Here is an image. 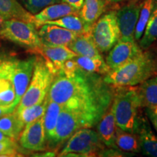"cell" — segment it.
Returning a JSON list of instances; mask_svg holds the SVG:
<instances>
[{
    "instance_id": "cell-5",
    "label": "cell",
    "mask_w": 157,
    "mask_h": 157,
    "mask_svg": "<svg viewBox=\"0 0 157 157\" xmlns=\"http://www.w3.org/2000/svg\"><path fill=\"white\" fill-rule=\"evenodd\" d=\"M36 59V56H31L23 60H0V77L10 80L14 86L15 99L11 105L14 109L18 105L30 83Z\"/></svg>"
},
{
    "instance_id": "cell-41",
    "label": "cell",
    "mask_w": 157,
    "mask_h": 157,
    "mask_svg": "<svg viewBox=\"0 0 157 157\" xmlns=\"http://www.w3.org/2000/svg\"><path fill=\"white\" fill-rule=\"evenodd\" d=\"M151 109L153 110V111H154V112L157 115V105H155V106L154 108H152Z\"/></svg>"
},
{
    "instance_id": "cell-24",
    "label": "cell",
    "mask_w": 157,
    "mask_h": 157,
    "mask_svg": "<svg viewBox=\"0 0 157 157\" xmlns=\"http://www.w3.org/2000/svg\"><path fill=\"white\" fill-rule=\"evenodd\" d=\"M115 145L117 148L123 151L139 153L140 152V142L136 133H130L117 127L116 130Z\"/></svg>"
},
{
    "instance_id": "cell-30",
    "label": "cell",
    "mask_w": 157,
    "mask_h": 157,
    "mask_svg": "<svg viewBox=\"0 0 157 157\" xmlns=\"http://www.w3.org/2000/svg\"><path fill=\"white\" fill-rule=\"evenodd\" d=\"M15 99L14 86L10 80L0 77V105H12Z\"/></svg>"
},
{
    "instance_id": "cell-13",
    "label": "cell",
    "mask_w": 157,
    "mask_h": 157,
    "mask_svg": "<svg viewBox=\"0 0 157 157\" xmlns=\"http://www.w3.org/2000/svg\"><path fill=\"white\" fill-rule=\"evenodd\" d=\"M43 45L68 46L78 34L56 25L43 24L38 31Z\"/></svg>"
},
{
    "instance_id": "cell-38",
    "label": "cell",
    "mask_w": 157,
    "mask_h": 157,
    "mask_svg": "<svg viewBox=\"0 0 157 157\" xmlns=\"http://www.w3.org/2000/svg\"><path fill=\"white\" fill-rule=\"evenodd\" d=\"M12 140H15L13 139L10 138V137L7 136V135L4 134L3 132H2L0 131V142H10V141Z\"/></svg>"
},
{
    "instance_id": "cell-33",
    "label": "cell",
    "mask_w": 157,
    "mask_h": 157,
    "mask_svg": "<svg viewBox=\"0 0 157 157\" xmlns=\"http://www.w3.org/2000/svg\"><path fill=\"white\" fill-rule=\"evenodd\" d=\"M78 68L79 67H78L76 62L73 58L66 60L63 64L61 69L59 71H61L66 77H71V76H73L75 74L76 71Z\"/></svg>"
},
{
    "instance_id": "cell-6",
    "label": "cell",
    "mask_w": 157,
    "mask_h": 157,
    "mask_svg": "<svg viewBox=\"0 0 157 157\" xmlns=\"http://www.w3.org/2000/svg\"><path fill=\"white\" fill-rule=\"evenodd\" d=\"M0 36L41 53L42 43L34 23L18 19H7L0 26Z\"/></svg>"
},
{
    "instance_id": "cell-20",
    "label": "cell",
    "mask_w": 157,
    "mask_h": 157,
    "mask_svg": "<svg viewBox=\"0 0 157 157\" xmlns=\"http://www.w3.org/2000/svg\"><path fill=\"white\" fill-rule=\"evenodd\" d=\"M107 2L105 0H84L78 15L88 26L92 27L105 11Z\"/></svg>"
},
{
    "instance_id": "cell-9",
    "label": "cell",
    "mask_w": 157,
    "mask_h": 157,
    "mask_svg": "<svg viewBox=\"0 0 157 157\" xmlns=\"http://www.w3.org/2000/svg\"><path fill=\"white\" fill-rule=\"evenodd\" d=\"M88 127L82 117L74 111L63 108L59 114L53 137L49 144L57 146L67 140L78 129Z\"/></svg>"
},
{
    "instance_id": "cell-4",
    "label": "cell",
    "mask_w": 157,
    "mask_h": 157,
    "mask_svg": "<svg viewBox=\"0 0 157 157\" xmlns=\"http://www.w3.org/2000/svg\"><path fill=\"white\" fill-rule=\"evenodd\" d=\"M56 73L50 62L36 56L30 83L15 111L42 103L48 95Z\"/></svg>"
},
{
    "instance_id": "cell-8",
    "label": "cell",
    "mask_w": 157,
    "mask_h": 157,
    "mask_svg": "<svg viewBox=\"0 0 157 157\" xmlns=\"http://www.w3.org/2000/svg\"><path fill=\"white\" fill-rule=\"evenodd\" d=\"M91 36L100 52L111 50L120 39L117 12H109L100 17L92 26Z\"/></svg>"
},
{
    "instance_id": "cell-37",
    "label": "cell",
    "mask_w": 157,
    "mask_h": 157,
    "mask_svg": "<svg viewBox=\"0 0 157 157\" xmlns=\"http://www.w3.org/2000/svg\"><path fill=\"white\" fill-rule=\"evenodd\" d=\"M14 110L15 109L12 108L11 105H7V106H1L0 105V118L7 114V113H12Z\"/></svg>"
},
{
    "instance_id": "cell-36",
    "label": "cell",
    "mask_w": 157,
    "mask_h": 157,
    "mask_svg": "<svg viewBox=\"0 0 157 157\" xmlns=\"http://www.w3.org/2000/svg\"><path fill=\"white\" fill-rule=\"evenodd\" d=\"M61 2L68 4L75 8L76 10L79 11L83 5L84 0H61Z\"/></svg>"
},
{
    "instance_id": "cell-15",
    "label": "cell",
    "mask_w": 157,
    "mask_h": 157,
    "mask_svg": "<svg viewBox=\"0 0 157 157\" xmlns=\"http://www.w3.org/2000/svg\"><path fill=\"white\" fill-rule=\"evenodd\" d=\"M78 14V11L68 4L56 3L45 7L39 13L34 15L36 27L41 26L47 21H55L68 15Z\"/></svg>"
},
{
    "instance_id": "cell-3",
    "label": "cell",
    "mask_w": 157,
    "mask_h": 157,
    "mask_svg": "<svg viewBox=\"0 0 157 157\" xmlns=\"http://www.w3.org/2000/svg\"><path fill=\"white\" fill-rule=\"evenodd\" d=\"M111 108L117 126L124 131L137 134L142 118L139 114L142 105L137 87H114Z\"/></svg>"
},
{
    "instance_id": "cell-31",
    "label": "cell",
    "mask_w": 157,
    "mask_h": 157,
    "mask_svg": "<svg viewBox=\"0 0 157 157\" xmlns=\"http://www.w3.org/2000/svg\"><path fill=\"white\" fill-rule=\"evenodd\" d=\"M61 0H25L24 5L25 9L32 15H36L45 7L60 3Z\"/></svg>"
},
{
    "instance_id": "cell-12",
    "label": "cell",
    "mask_w": 157,
    "mask_h": 157,
    "mask_svg": "<svg viewBox=\"0 0 157 157\" xmlns=\"http://www.w3.org/2000/svg\"><path fill=\"white\" fill-rule=\"evenodd\" d=\"M141 2H131L124 6L117 12V21L120 38L135 39V31L139 18Z\"/></svg>"
},
{
    "instance_id": "cell-28",
    "label": "cell",
    "mask_w": 157,
    "mask_h": 157,
    "mask_svg": "<svg viewBox=\"0 0 157 157\" xmlns=\"http://www.w3.org/2000/svg\"><path fill=\"white\" fill-rule=\"evenodd\" d=\"M48 101V95H47L45 99L42 103L31 105V106L25 107L19 111H16L14 110V111L17 113L19 120L25 127L28 124L32 122L36 119L44 116Z\"/></svg>"
},
{
    "instance_id": "cell-23",
    "label": "cell",
    "mask_w": 157,
    "mask_h": 157,
    "mask_svg": "<svg viewBox=\"0 0 157 157\" xmlns=\"http://www.w3.org/2000/svg\"><path fill=\"white\" fill-rule=\"evenodd\" d=\"M62 106L60 104L51 101L48 98L46 110L44 114V126L45 134H46V141H48L49 143L53 137L57 121Z\"/></svg>"
},
{
    "instance_id": "cell-34",
    "label": "cell",
    "mask_w": 157,
    "mask_h": 157,
    "mask_svg": "<svg viewBox=\"0 0 157 157\" xmlns=\"http://www.w3.org/2000/svg\"><path fill=\"white\" fill-rule=\"evenodd\" d=\"M128 152H123L119 148H109L107 149L104 148L98 154V156H128Z\"/></svg>"
},
{
    "instance_id": "cell-7",
    "label": "cell",
    "mask_w": 157,
    "mask_h": 157,
    "mask_svg": "<svg viewBox=\"0 0 157 157\" xmlns=\"http://www.w3.org/2000/svg\"><path fill=\"white\" fill-rule=\"evenodd\" d=\"M67 140L59 156H65L69 153L80 154L84 157L98 156V153L105 148L98 132L91 127L78 129Z\"/></svg>"
},
{
    "instance_id": "cell-11",
    "label": "cell",
    "mask_w": 157,
    "mask_h": 157,
    "mask_svg": "<svg viewBox=\"0 0 157 157\" xmlns=\"http://www.w3.org/2000/svg\"><path fill=\"white\" fill-rule=\"evenodd\" d=\"M143 50L135 42V39H119L116 44L110 50L105 59L111 70H114L137 56Z\"/></svg>"
},
{
    "instance_id": "cell-14",
    "label": "cell",
    "mask_w": 157,
    "mask_h": 157,
    "mask_svg": "<svg viewBox=\"0 0 157 157\" xmlns=\"http://www.w3.org/2000/svg\"><path fill=\"white\" fill-rule=\"evenodd\" d=\"M96 125L97 132L104 146H107L108 148H117L115 145L116 130L117 126L111 105Z\"/></svg>"
},
{
    "instance_id": "cell-21",
    "label": "cell",
    "mask_w": 157,
    "mask_h": 157,
    "mask_svg": "<svg viewBox=\"0 0 157 157\" xmlns=\"http://www.w3.org/2000/svg\"><path fill=\"white\" fill-rule=\"evenodd\" d=\"M137 87L142 107L152 109L157 105V76H153Z\"/></svg>"
},
{
    "instance_id": "cell-40",
    "label": "cell",
    "mask_w": 157,
    "mask_h": 157,
    "mask_svg": "<svg viewBox=\"0 0 157 157\" xmlns=\"http://www.w3.org/2000/svg\"><path fill=\"white\" fill-rule=\"evenodd\" d=\"M5 18L4 17L2 16V15H0V26H1V25L2 24V23L4 22V21H5Z\"/></svg>"
},
{
    "instance_id": "cell-19",
    "label": "cell",
    "mask_w": 157,
    "mask_h": 157,
    "mask_svg": "<svg viewBox=\"0 0 157 157\" xmlns=\"http://www.w3.org/2000/svg\"><path fill=\"white\" fill-rule=\"evenodd\" d=\"M68 47L75 52L77 56H85L90 58L102 57L99 50L93 42L91 33L78 34L73 42L68 45Z\"/></svg>"
},
{
    "instance_id": "cell-16",
    "label": "cell",
    "mask_w": 157,
    "mask_h": 157,
    "mask_svg": "<svg viewBox=\"0 0 157 157\" xmlns=\"http://www.w3.org/2000/svg\"><path fill=\"white\" fill-rule=\"evenodd\" d=\"M40 54L51 63L56 72L60 71L63 64L66 60L77 56L68 46H47L43 44Z\"/></svg>"
},
{
    "instance_id": "cell-22",
    "label": "cell",
    "mask_w": 157,
    "mask_h": 157,
    "mask_svg": "<svg viewBox=\"0 0 157 157\" xmlns=\"http://www.w3.org/2000/svg\"><path fill=\"white\" fill-rule=\"evenodd\" d=\"M43 24L56 25L58 26L68 29L78 34H89L91 33L92 27L88 26L78 14L68 15L55 21H47ZM42 24V25H43Z\"/></svg>"
},
{
    "instance_id": "cell-29",
    "label": "cell",
    "mask_w": 157,
    "mask_h": 157,
    "mask_svg": "<svg viewBox=\"0 0 157 157\" xmlns=\"http://www.w3.org/2000/svg\"><path fill=\"white\" fill-rule=\"evenodd\" d=\"M155 1L156 0H143V2H141L140 15H139V18L135 31V40L139 41L142 37L147 23L154 8Z\"/></svg>"
},
{
    "instance_id": "cell-26",
    "label": "cell",
    "mask_w": 157,
    "mask_h": 157,
    "mask_svg": "<svg viewBox=\"0 0 157 157\" xmlns=\"http://www.w3.org/2000/svg\"><path fill=\"white\" fill-rule=\"evenodd\" d=\"M78 66L82 69L91 73L105 75L111 71L106 63L101 58H90L85 56H76L74 58Z\"/></svg>"
},
{
    "instance_id": "cell-39",
    "label": "cell",
    "mask_w": 157,
    "mask_h": 157,
    "mask_svg": "<svg viewBox=\"0 0 157 157\" xmlns=\"http://www.w3.org/2000/svg\"><path fill=\"white\" fill-rule=\"evenodd\" d=\"M105 1L109 2H111V3H117V2H119L123 1V0H105Z\"/></svg>"
},
{
    "instance_id": "cell-1",
    "label": "cell",
    "mask_w": 157,
    "mask_h": 157,
    "mask_svg": "<svg viewBox=\"0 0 157 157\" xmlns=\"http://www.w3.org/2000/svg\"><path fill=\"white\" fill-rule=\"evenodd\" d=\"M113 95L114 87L100 74L80 68L71 77L57 72L48 93L51 101L81 116L88 127L98 123L111 105Z\"/></svg>"
},
{
    "instance_id": "cell-25",
    "label": "cell",
    "mask_w": 157,
    "mask_h": 157,
    "mask_svg": "<svg viewBox=\"0 0 157 157\" xmlns=\"http://www.w3.org/2000/svg\"><path fill=\"white\" fill-rule=\"evenodd\" d=\"M23 128L24 126L14 111L0 118V131L13 140H16L19 138Z\"/></svg>"
},
{
    "instance_id": "cell-27",
    "label": "cell",
    "mask_w": 157,
    "mask_h": 157,
    "mask_svg": "<svg viewBox=\"0 0 157 157\" xmlns=\"http://www.w3.org/2000/svg\"><path fill=\"white\" fill-rule=\"evenodd\" d=\"M139 46L142 50H147L157 41V0L149 17L144 32L141 37Z\"/></svg>"
},
{
    "instance_id": "cell-35",
    "label": "cell",
    "mask_w": 157,
    "mask_h": 157,
    "mask_svg": "<svg viewBox=\"0 0 157 157\" xmlns=\"http://www.w3.org/2000/svg\"><path fill=\"white\" fill-rule=\"evenodd\" d=\"M146 113L147 116H148L149 120L151 121V122L152 123L153 126L156 129V131L157 132V115L155 113L153 110L150 108H146Z\"/></svg>"
},
{
    "instance_id": "cell-17",
    "label": "cell",
    "mask_w": 157,
    "mask_h": 157,
    "mask_svg": "<svg viewBox=\"0 0 157 157\" xmlns=\"http://www.w3.org/2000/svg\"><path fill=\"white\" fill-rule=\"evenodd\" d=\"M137 134L139 137L140 151L146 156L157 157V136L144 117L141 118Z\"/></svg>"
},
{
    "instance_id": "cell-32",
    "label": "cell",
    "mask_w": 157,
    "mask_h": 157,
    "mask_svg": "<svg viewBox=\"0 0 157 157\" xmlns=\"http://www.w3.org/2000/svg\"><path fill=\"white\" fill-rule=\"evenodd\" d=\"M17 156H18V153L15 140H12L10 142H0V157Z\"/></svg>"
},
{
    "instance_id": "cell-18",
    "label": "cell",
    "mask_w": 157,
    "mask_h": 157,
    "mask_svg": "<svg viewBox=\"0 0 157 157\" xmlns=\"http://www.w3.org/2000/svg\"><path fill=\"white\" fill-rule=\"evenodd\" d=\"M0 15L7 19H18L34 23V15L25 9L17 0H0Z\"/></svg>"
},
{
    "instance_id": "cell-2",
    "label": "cell",
    "mask_w": 157,
    "mask_h": 157,
    "mask_svg": "<svg viewBox=\"0 0 157 157\" xmlns=\"http://www.w3.org/2000/svg\"><path fill=\"white\" fill-rule=\"evenodd\" d=\"M157 74V59L152 52L143 50L132 60L103 76L104 81L113 87L138 85Z\"/></svg>"
},
{
    "instance_id": "cell-10",
    "label": "cell",
    "mask_w": 157,
    "mask_h": 157,
    "mask_svg": "<svg viewBox=\"0 0 157 157\" xmlns=\"http://www.w3.org/2000/svg\"><path fill=\"white\" fill-rule=\"evenodd\" d=\"M19 143L21 147L33 151H39L46 148V134L44 116L28 124L21 132Z\"/></svg>"
}]
</instances>
